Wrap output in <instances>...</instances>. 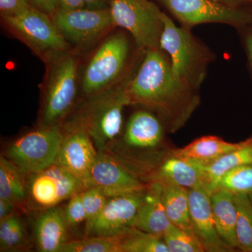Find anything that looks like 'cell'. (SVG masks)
Returning <instances> with one entry per match:
<instances>
[{"label": "cell", "mask_w": 252, "mask_h": 252, "mask_svg": "<svg viewBox=\"0 0 252 252\" xmlns=\"http://www.w3.org/2000/svg\"><path fill=\"white\" fill-rule=\"evenodd\" d=\"M245 53L248 57L249 67L252 74V26L239 30Z\"/></svg>", "instance_id": "836d02e7"}, {"label": "cell", "mask_w": 252, "mask_h": 252, "mask_svg": "<svg viewBox=\"0 0 252 252\" xmlns=\"http://www.w3.org/2000/svg\"><path fill=\"white\" fill-rule=\"evenodd\" d=\"M19 212L22 213L14 204L4 199H0V220Z\"/></svg>", "instance_id": "e575fe53"}, {"label": "cell", "mask_w": 252, "mask_h": 252, "mask_svg": "<svg viewBox=\"0 0 252 252\" xmlns=\"http://www.w3.org/2000/svg\"><path fill=\"white\" fill-rule=\"evenodd\" d=\"M172 224L164 206L161 185L157 181H152L144 194L133 227L162 237Z\"/></svg>", "instance_id": "d6986e66"}, {"label": "cell", "mask_w": 252, "mask_h": 252, "mask_svg": "<svg viewBox=\"0 0 252 252\" xmlns=\"http://www.w3.org/2000/svg\"><path fill=\"white\" fill-rule=\"evenodd\" d=\"M86 8L92 9H107L110 0H84Z\"/></svg>", "instance_id": "74e56055"}, {"label": "cell", "mask_w": 252, "mask_h": 252, "mask_svg": "<svg viewBox=\"0 0 252 252\" xmlns=\"http://www.w3.org/2000/svg\"><path fill=\"white\" fill-rule=\"evenodd\" d=\"M181 26L191 29L198 25L222 23L238 31L252 26V11L216 0H159Z\"/></svg>", "instance_id": "30bf717a"}, {"label": "cell", "mask_w": 252, "mask_h": 252, "mask_svg": "<svg viewBox=\"0 0 252 252\" xmlns=\"http://www.w3.org/2000/svg\"><path fill=\"white\" fill-rule=\"evenodd\" d=\"M122 252H170L162 236L131 227L122 234Z\"/></svg>", "instance_id": "484cf974"}, {"label": "cell", "mask_w": 252, "mask_h": 252, "mask_svg": "<svg viewBox=\"0 0 252 252\" xmlns=\"http://www.w3.org/2000/svg\"><path fill=\"white\" fill-rule=\"evenodd\" d=\"M85 188L84 182L56 164L28 174V207L31 215L58 206Z\"/></svg>", "instance_id": "8fae6325"}, {"label": "cell", "mask_w": 252, "mask_h": 252, "mask_svg": "<svg viewBox=\"0 0 252 252\" xmlns=\"http://www.w3.org/2000/svg\"><path fill=\"white\" fill-rule=\"evenodd\" d=\"M52 18L66 41L79 46L92 44L116 27L109 8L58 9Z\"/></svg>", "instance_id": "4fadbf2b"}, {"label": "cell", "mask_w": 252, "mask_h": 252, "mask_svg": "<svg viewBox=\"0 0 252 252\" xmlns=\"http://www.w3.org/2000/svg\"><path fill=\"white\" fill-rule=\"evenodd\" d=\"M30 5V0H0V14L1 18L17 15Z\"/></svg>", "instance_id": "d6a6232c"}, {"label": "cell", "mask_w": 252, "mask_h": 252, "mask_svg": "<svg viewBox=\"0 0 252 252\" xmlns=\"http://www.w3.org/2000/svg\"><path fill=\"white\" fill-rule=\"evenodd\" d=\"M161 185L162 200L169 220L172 224L193 233L190 208L189 190L165 181H157Z\"/></svg>", "instance_id": "603a6c76"}, {"label": "cell", "mask_w": 252, "mask_h": 252, "mask_svg": "<svg viewBox=\"0 0 252 252\" xmlns=\"http://www.w3.org/2000/svg\"><path fill=\"white\" fill-rule=\"evenodd\" d=\"M145 191L109 198L88 237L116 236L133 227Z\"/></svg>", "instance_id": "5bb4252c"}, {"label": "cell", "mask_w": 252, "mask_h": 252, "mask_svg": "<svg viewBox=\"0 0 252 252\" xmlns=\"http://www.w3.org/2000/svg\"><path fill=\"white\" fill-rule=\"evenodd\" d=\"M150 182L105 151L97 152V157L86 187L100 189L108 198L142 193Z\"/></svg>", "instance_id": "7c38bea8"}, {"label": "cell", "mask_w": 252, "mask_h": 252, "mask_svg": "<svg viewBox=\"0 0 252 252\" xmlns=\"http://www.w3.org/2000/svg\"><path fill=\"white\" fill-rule=\"evenodd\" d=\"M162 122L160 117L149 109L135 111L119 138L105 152L148 180L161 160L158 149L164 138Z\"/></svg>", "instance_id": "3957f363"}, {"label": "cell", "mask_w": 252, "mask_h": 252, "mask_svg": "<svg viewBox=\"0 0 252 252\" xmlns=\"http://www.w3.org/2000/svg\"><path fill=\"white\" fill-rule=\"evenodd\" d=\"M245 142L231 143L217 136H204L185 147L172 150V154L207 165L222 156L240 148Z\"/></svg>", "instance_id": "7402d4cb"}, {"label": "cell", "mask_w": 252, "mask_h": 252, "mask_svg": "<svg viewBox=\"0 0 252 252\" xmlns=\"http://www.w3.org/2000/svg\"><path fill=\"white\" fill-rule=\"evenodd\" d=\"M238 250L252 252V202L248 194H234Z\"/></svg>", "instance_id": "4316f807"}, {"label": "cell", "mask_w": 252, "mask_h": 252, "mask_svg": "<svg viewBox=\"0 0 252 252\" xmlns=\"http://www.w3.org/2000/svg\"><path fill=\"white\" fill-rule=\"evenodd\" d=\"M47 74L44 86L37 126L61 125L77 102L79 67L77 58L69 51L46 61Z\"/></svg>", "instance_id": "5b68a950"}, {"label": "cell", "mask_w": 252, "mask_h": 252, "mask_svg": "<svg viewBox=\"0 0 252 252\" xmlns=\"http://www.w3.org/2000/svg\"><path fill=\"white\" fill-rule=\"evenodd\" d=\"M136 69L117 85L79 99L61 124L64 132H85L97 152L107 151L124 130V108L130 104L127 86Z\"/></svg>", "instance_id": "7a4b0ae2"}, {"label": "cell", "mask_w": 252, "mask_h": 252, "mask_svg": "<svg viewBox=\"0 0 252 252\" xmlns=\"http://www.w3.org/2000/svg\"><path fill=\"white\" fill-rule=\"evenodd\" d=\"M216 1L220 2V0H216ZM225 1H228V4L230 6H236L235 4L237 3L252 2V0H225Z\"/></svg>", "instance_id": "f35d334b"}, {"label": "cell", "mask_w": 252, "mask_h": 252, "mask_svg": "<svg viewBox=\"0 0 252 252\" xmlns=\"http://www.w3.org/2000/svg\"><path fill=\"white\" fill-rule=\"evenodd\" d=\"M249 196H250V198L251 199L252 202V192L251 193L249 194Z\"/></svg>", "instance_id": "ab89813d"}, {"label": "cell", "mask_w": 252, "mask_h": 252, "mask_svg": "<svg viewBox=\"0 0 252 252\" xmlns=\"http://www.w3.org/2000/svg\"><path fill=\"white\" fill-rule=\"evenodd\" d=\"M223 189L233 194H250L252 192V164L231 169L220 177L215 190Z\"/></svg>", "instance_id": "f1b7e54d"}, {"label": "cell", "mask_w": 252, "mask_h": 252, "mask_svg": "<svg viewBox=\"0 0 252 252\" xmlns=\"http://www.w3.org/2000/svg\"><path fill=\"white\" fill-rule=\"evenodd\" d=\"M64 135L61 124L37 126L8 142L1 155L26 173L39 172L54 164Z\"/></svg>", "instance_id": "52a82bcc"}, {"label": "cell", "mask_w": 252, "mask_h": 252, "mask_svg": "<svg viewBox=\"0 0 252 252\" xmlns=\"http://www.w3.org/2000/svg\"><path fill=\"white\" fill-rule=\"evenodd\" d=\"M22 214L0 220V252H25L31 248L29 231Z\"/></svg>", "instance_id": "d4e9b609"}, {"label": "cell", "mask_w": 252, "mask_h": 252, "mask_svg": "<svg viewBox=\"0 0 252 252\" xmlns=\"http://www.w3.org/2000/svg\"><path fill=\"white\" fill-rule=\"evenodd\" d=\"M211 204L214 221L220 238L232 250H238L234 194L223 189H217L212 193Z\"/></svg>", "instance_id": "44dd1931"}, {"label": "cell", "mask_w": 252, "mask_h": 252, "mask_svg": "<svg viewBox=\"0 0 252 252\" xmlns=\"http://www.w3.org/2000/svg\"><path fill=\"white\" fill-rule=\"evenodd\" d=\"M64 207V217L71 231H75L76 228L84 223L85 226L86 215L85 209L81 200V192L76 193L68 200Z\"/></svg>", "instance_id": "1f68e13d"}, {"label": "cell", "mask_w": 252, "mask_h": 252, "mask_svg": "<svg viewBox=\"0 0 252 252\" xmlns=\"http://www.w3.org/2000/svg\"><path fill=\"white\" fill-rule=\"evenodd\" d=\"M36 8L52 17L58 9L57 0H32Z\"/></svg>", "instance_id": "d590c367"}, {"label": "cell", "mask_w": 252, "mask_h": 252, "mask_svg": "<svg viewBox=\"0 0 252 252\" xmlns=\"http://www.w3.org/2000/svg\"><path fill=\"white\" fill-rule=\"evenodd\" d=\"M127 93L130 104L158 113L170 132L188 122L200 101L198 91L175 77L168 56L160 48L144 51Z\"/></svg>", "instance_id": "6da1fadb"}, {"label": "cell", "mask_w": 252, "mask_h": 252, "mask_svg": "<svg viewBox=\"0 0 252 252\" xmlns=\"http://www.w3.org/2000/svg\"><path fill=\"white\" fill-rule=\"evenodd\" d=\"M130 58V41L124 33H115L106 38L84 70L81 84L82 97L108 89L124 80L135 69Z\"/></svg>", "instance_id": "8992f818"}, {"label": "cell", "mask_w": 252, "mask_h": 252, "mask_svg": "<svg viewBox=\"0 0 252 252\" xmlns=\"http://www.w3.org/2000/svg\"><path fill=\"white\" fill-rule=\"evenodd\" d=\"M188 190L193 233L203 244L206 252L233 251L223 243L217 233L212 215L211 193L203 185Z\"/></svg>", "instance_id": "9a60e30c"}, {"label": "cell", "mask_w": 252, "mask_h": 252, "mask_svg": "<svg viewBox=\"0 0 252 252\" xmlns=\"http://www.w3.org/2000/svg\"><path fill=\"white\" fill-rule=\"evenodd\" d=\"M252 164V138L246 141L243 147L222 156L205 165L204 186L211 193L222 175L235 167Z\"/></svg>", "instance_id": "cb8c5ba5"}, {"label": "cell", "mask_w": 252, "mask_h": 252, "mask_svg": "<svg viewBox=\"0 0 252 252\" xmlns=\"http://www.w3.org/2000/svg\"><path fill=\"white\" fill-rule=\"evenodd\" d=\"M0 199L8 200L24 215L28 207V174L4 156H0Z\"/></svg>", "instance_id": "ffe728a7"}, {"label": "cell", "mask_w": 252, "mask_h": 252, "mask_svg": "<svg viewBox=\"0 0 252 252\" xmlns=\"http://www.w3.org/2000/svg\"><path fill=\"white\" fill-rule=\"evenodd\" d=\"M109 9L116 27L126 30L141 51L160 48L162 11L149 0H110Z\"/></svg>", "instance_id": "9c48e42d"}, {"label": "cell", "mask_w": 252, "mask_h": 252, "mask_svg": "<svg viewBox=\"0 0 252 252\" xmlns=\"http://www.w3.org/2000/svg\"><path fill=\"white\" fill-rule=\"evenodd\" d=\"M81 196L86 215L82 238H87L109 198L100 189L94 186L86 187L81 192Z\"/></svg>", "instance_id": "4dcf8cb0"}, {"label": "cell", "mask_w": 252, "mask_h": 252, "mask_svg": "<svg viewBox=\"0 0 252 252\" xmlns=\"http://www.w3.org/2000/svg\"><path fill=\"white\" fill-rule=\"evenodd\" d=\"M34 215L33 239L36 251L60 252L63 245L74 239L63 206L51 207Z\"/></svg>", "instance_id": "e0dca14e"}, {"label": "cell", "mask_w": 252, "mask_h": 252, "mask_svg": "<svg viewBox=\"0 0 252 252\" xmlns=\"http://www.w3.org/2000/svg\"><path fill=\"white\" fill-rule=\"evenodd\" d=\"M2 20L13 34L46 61L70 49L52 17L32 5L19 14Z\"/></svg>", "instance_id": "ba28073f"}, {"label": "cell", "mask_w": 252, "mask_h": 252, "mask_svg": "<svg viewBox=\"0 0 252 252\" xmlns=\"http://www.w3.org/2000/svg\"><path fill=\"white\" fill-rule=\"evenodd\" d=\"M122 234L112 237H88L71 240L60 252H122Z\"/></svg>", "instance_id": "83f0119b"}, {"label": "cell", "mask_w": 252, "mask_h": 252, "mask_svg": "<svg viewBox=\"0 0 252 252\" xmlns=\"http://www.w3.org/2000/svg\"><path fill=\"white\" fill-rule=\"evenodd\" d=\"M162 239L170 252H206L195 234L173 224L164 233Z\"/></svg>", "instance_id": "f546056e"}, {"label": "cell", "mask_w": 252, "mask_h": 252, "mask_svg": "<svg viewBox=\"0 0 252 252\" xmlns=\"http://www.w3.org/2000/svg\"><path fill=\"white\" fill-rule=\"evenodd\" d=\"M64 133L54 164L65 169L86 185L97 157V149L85 132L69 131Z\"/></svg>", "instance_id": "2e32d148"}, {"label": "cell", "mask_w": 252, "mask_h": 252, "mask_svg": "<svg viewBox=\"0 0 252 252\" xmlns=\"http://www.w3.org/2000/svg\"><path fill=\"white\" fill-rule=\"evenodd\" d=\"M205 164L171 155L160 160L149 176V182L165 181L187 190L205 184Z\"/></svg>", "instance_id": "ac0fdd59"}, {"label": "cell", "mask_w": 252, "mask_h": 252, "mask_svg": "<svg viewBox=\"0 0 252 252\" xmlns=\"http://www.w3.org/2000/svg\"><path fill=\"white\" fill-rule=\"evenodd\" d=\"M162 21L160 48L168 56L172 72L179 80L198 91L209 65L215 59V54L190 29L177 26L163 12Z\"/></svg>", "instance_id": "277c9868"}, {"label": "cell", "mask_w": 252, "mask_h": 252, "mask_svg": "<svg viewBox=\"0 0 252 252\" xmlns=\"http://www.w3.org/2000/svg\"><path fill=\"white\" fill-rule=\"evenodd\" d=\"M58 9L69 11L85 8L84 0H57ZM57 9V10H58Z\"/></svg>", "instance_id": "8d00e7d4"}]
</instances>
